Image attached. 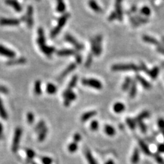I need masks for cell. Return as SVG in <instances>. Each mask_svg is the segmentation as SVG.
I'll use <instances>...</instances> for the list:
<instances>
[{"instance_id":"1","label":"cell","mask_w":164,"mask_h":164,"mask_svg":"<svg viewBox=\"0 0 164 164\" xmlns=\"http://www.w3.org/2000/svg\"><path fill=\"white\" fill-rule=\"evenodd\" d=\"M38 45L40 47V49L43 53L46 55L47 57H51L53 53L56 51V49L53 47H48L46 45L45 40V32L42 27H40L38 30V38H37Z\"/></svg>"},{"instance_id":"2","label":"cell","mask_w":164,"mask_h":164,"mask_svg":"<svg viewBox=\"0 0 164 164\" xmlns=\"http://www.w3.org/2000/svg\"><path fill=\"white\" fill-rule=\"evenodd\" d=\"M69 13H65V14H64L62 16H60L59 19H58L57 25H56V27H54V29L52 30L51 32V37L55 38L59 34L60 32L61 31L64 26L65 25V24L67 23V21L69 19Z\"/></svg>"},{"instance_id":"3","label":"cell","mask_w":164,"mask_h":164,"mask_svg":"<svg viewBox=\"0 0 164 164\" xmlns=\"http://www.w3.org/2000/svg\"><path fill=\"white\" fill-rule=\"evenodd\" d=\"M112 70L113 71H133L135 72H138L140 70L139 67L135 65V64H118V65H114L112 67Z\"/></svg>"},{"instance_id":"4","label":"cell","mask_w":164,"mask_h":164,"mask_svg":"<svg viewBox=\"0 0 164 164\" xmlns=\"http://www.w3.org/2000/svg\"><path fill=\"white\" fill-rule=\"evenodd\" d=\"M82 84H84V86H90L92 88H95L97 90H101L103 88V85L101 82L95 79H83L82 80Z\"/></svg>"},{"instance_id":"5","label":"cell","mask_w":164,"mask_h":164,"mask_svg":"<svg viewBox=\"0 0 164 164\" xmlns=\"http://www.w3.org/2000/svg\"><path fill=\"white\" fill-rule=\"evenodd\" d=\"M21 135H22L21 129L20 127L16 128L14 132V138H13L12 145V150L13 152L17 151L19 146L20 139H21Z\"/></svg>"},{"instance_id":"6","label":"cell","mask_w":164,"mask_h":164,"mask_svg":"<svg viewBox=\"0 0 164 164\" xmlns=\"http://www.w3.org/2000/svg\"><path fill=\"white\" fill-rule=\"evenodd\" d=\"M65 38L68 43H71V44L72 45L75 49H76L77 51L84 50V45L82 44V43H80V42H78V41H77L72 35L69 34H67L65 36Z\"/></svg>"},{"instance_id":"7","label":"cell","mask_w":164,"mask_h":164,"mask_svg":"<svg viewBox=\"0 0 164 164\" xmlns=\"http://www.w3.org/2000/svg\"><path fill=\"white\" fill-rule=\"evenodd\" d=\"M63 97L65 99L64 105L66 107H69L70 104L76 99L77 96L73 91H66L63 92Z\"/></svg>"},{"instance_id":"8","label":"cell","mask_w":164,"mask_h":164,"mask_svg":"<svg viewBox=\"0 0 164 164\" xmlns=\"http://www.w3.org/2000/svg\"><path fill=\"white\" fill-rule=\"evenodd\" d=\"M21 21L17 19L1 18L0 19V25L1 26H16L20 24Z\"/></svg>"},{"instance_id":"9","label":"cell","mask_w":164,"mask_h":164,"mask_svg":"<svg viewBox=\"0 0 164 164\" xmlns=\"http://www.w3.org/2000/svg\"><path fill=\"white\" fill-rule=\"evenodd\" d=\"M34 8L32 5H29L27 8V12H26L25 16V22L27 23V25L29 28H32L34 25Z\"/></svg>"},{"instance_id":"10","label":"cell","mask_w":164,"mask_h":164,"mask_svg":"<svg viewBox=\"0 0 164 164\" xmlns=\"http://www.w3.org/2000/svg\"><path fill=\"white\" fill-rule=\"evenodd\" d=\"M123 0H116L115 2V12L117 14L118 20L122 21L123 19V11L122 8V2Z\"/></svg>"},{"instance_id":"11","label":"cell","mask_w":164,"mask_h":164,"mask_svg":"<svg viewBox=\"0 0 164 164\" xmlns=\"http://www.w3.org/2000/svg\"><path fill=\"white\" fill-rule=\"evenodd\" d=\"M5 3L9 6L12 7L17 12H21L23 10L21 5L19 3L17 0H5Z\"/></svg>"},{"instance_id":"12","label":"cell","mask_w":164,"mask_h":164,"mask_svg":"<svg viewBox=\"0 0 164 164\" xmlns=\"http://www.w3.org/2000/svg\"><path fill=\"white\" fill-rule=\"evenodd\" d=\"M0 55L9 58H14L16 56V54L12 50L9 49L8 48L0 45Z\"/></svg>"},{"instance_id":"13","label":"cell","mask_w":164,"mask_h":164,"mask_svg":"<svg viewBox=\"0 0 164 164\" xmlns=\"http://www.w3.org/2000/svg\"><path fill=\"white\" fill-rule=\"evenodd\" d=\"M76 64L75 63H72V64H71V65H69L68 67H67V69L64 70V71L62 72L61 74H60V75L59 77H58V80H63L65 77L67 76V75H68L70 73H71L73 71H74V70L75 69V68H76Z\"/></svg>"},{"instance_id":"14","label":"cell","mask_w":164,"mask_h":164,"mask_svg":"<svg viewBox=\"0 0 164 164\" xmlns=\"http://www.w3.org/2000/svg\"><path fill=\"white\" fill-rule=\"evenodd\" d=\"M77 51L74 49H65L59 50L57 52V55L60 57H67V56H75Z\"/></svg>"},{"instance_id":"15","label":"cell","mask_w":164,"mask_h":164,"mask_svg":"<svg viewBox=\"0 0 164 164\" xmlns=\"http://www.w3.org/2000/svg\"><path fill=\"white\" fill-rule=\"evenodd\" d=\"M88 5H89L90 8H91L92 10L95 11V12L97 13L103 12V9L101 8V6H100L99 4H98L95 0H89V1H88Z\"/></svg>"},{"instance_id":"16","label":"cell","mask_w":164,"mask_h":164,"mask_svg":"<svg viewBox=\"0 0 164 164\" xmlns=\"http://www.w3.org/2000/svg\"><path fill=\"white\" fill-rule=\"evenodd\" d=\"M142 39L144 42L150 43V44H152L154 45H156V46H157V47H161L160 43L157 40V39L154 38L152 37V36H148V35L143 36Z\"/></svg>"},{"instance_id":"17","label":"cell","mask_w":164,"mask_h":164,"mask_svg":"<svg viewBox=\"0 0 164 164\" xmlns=\"http://www.w3.org/2000/svg\"><path fill=\"white\" fill-rule=\"evenodd\" d=\"M136 80L138 81L139 84L142 85L144 88H145L146 90H150L151 88V84L146 79H144V77L140 76L139 75H136Z\"/></svg>"},{"instance_id":"18","label":"cell","mask_w":164,"mask_h":164,"mask_svg":"<svg viewBox=\"0 0 164 164\" xmlns=\"http://www.w3.org/2000/svg\"><path fill=\"white\" fill-rule=\"evenodd\" d=\"M95 40L96 45H97V53H98V56H100V55L101 54L102 52V40L103 37L101 35H97L95 38H94Z\"/></svg>"},{"instance_id":"19","label":"cell","mask_w":164,"mask_h":164,"mask_svg":"<svg viewBox=\"0 0 164 164\" xmlns=\"http://www.w3.org/2000/svg\"><path fill=\"white\" fill-rule=\"evenodd\" d=\"M27 60L25 58H19L17 59L14 60H9L6 62V65L8 66H14V65H23V64L26 63Z\"/></svg>"},{"instance_id":"20","label":"cell","mask_w":164,"mask_h":164,"mask_svg":"<svg viewBox=\"0 0 164 164\" xmlns=\"http://www.w3.org/2000/svg\"><path fill=\"white\" fill-rule=\"evenodd\" d=\"M96 115H97V112L96 111H89V112L84 113L82 115V117H81V120H82V122H86L87 120L92 118V117L96 116Z\"/></svg>"},{"instance_id":"21","label":"cell","mask_w":164,"mask_h":164,"mask_svg":"<svg viewBox=\"0 0 164 164\" xmlns=\"http://www.w3.org/2000/svg\"><path fill=\"white\" fill-rule=\"evenodd\" d=\"M113 109L117 114H119V113L124 112V109H125V106L122 103L117 102L113 106Z\"/></svg>"},{"instance_id":"22","label":"cell","mask_w":164,"mask_h":164,"mask_svg":"<svg viewBox=\"0 0 164 164\" xmlns=\"http://www.w3.org/2000/svg\"><path fill=\"white\" fill-rule=\"evenodd\" d=\"M129 97L131 98H134L137 94V84L135 81L132 80V83L129 88Z\"/></svg>"},{"instance_id":"23","label":"cell","mask_w":164,"mask_h":164,"mask_svg":"<svg viewBox=\"0 0 164 164\" xmlns=\"http://www.w3.org/2000/svg\"><path fill=\"white\" fill-rule=\"evenodd\" d=\"M138 142H139V146H140L141 149H142V151L144 152L145 154H147V155H150V151L149 148H148V146H147V145L146 144V143H145L144 141L142 140V139H138Z\"/></svg>"},{"instance_id":"24","label":"cell","mask_w":164,"mask_h":164,"mask_svg":"<svg viewBox=\"0 0 164 164\" xmlns=\"http://www.w3.org/2000/svg\"><path fill=\"white\" fill-rule=\"evenodd\" d=\"M85 155H86V159H87V161H88V163L89 164H97V161H96L95 158H94L93 156H92V154L91 153V152L90 151V150H88V149L86 150V151H85Z\"/></svg>"},{"instance_id":"25","label":"cell","mask_w":164,"mask_h":164,"mask_svg":"<svg viewBox=\"0 0 164 164\" xmlns=\"http://www.w3.org/2000/svg\"><path fill=\"white\" fill-rule=\"evenodd\" d=\"M56 10L59 13H63L66 10V5L63 0H57V7Z\"/></svg>"},{"instance_id":"26","label":"cell","mask_w":164,"mask_h":164,"mask_svg":"<svg viewBox=\"0 0 164 164\" xmlns=\"http://www.w3.org/2000/svg\"><path fill=\"white\" fill-rule=\"evenodd\" d=\"M77 80H78V77H77V76H76V75L73 76V78L71 79V82H69V85H68L67 88L65 90L66 91H72L73 88L76 86Z\"/></svg>"},{"instance_id":"27","label":"cell","mask_w":164,"mask_h":164,"mask_svg":"<svg viewBox=\"0 0 164 164\" xmlns=\"http://www.w3.org/2000/svg\"><path fill=\"white\" fill-rule=\"evenodd\" d=\"M159 73V68L158 67H154L153 69H152L150 71H149L148 74L149 75V76L150 77V78L152 79V80H155L157 78L158 75Z\"/></svg>"},{"instance_id":"28","label":"cell","mask_w":164,"mask_h":164,"mask_svg":"<svg viewBox=\"0 0 164 164\" xmlns=\"http://www.w3.org/2000/svg\"><path fill=\"white\" fill-rule=\"evenodd\" d=\"M46 90L48 94H49V95H54L57 92V87L54 84H51V83H49L47 85Z\"/></svg>"},{"instance_id":"29","label":"cell","mask_w":164,"mask_h":164,"mask_svg":"<svg viewBox=\"0 0 164 164\" xmlns=\"http://www.w3.org/2000/svg\"><path fill=\"white\" fill-rule=\"evenodd\" d=\"M139 160V152L137 148H135L133 151V155L131 157V163L133 164H137Z\"/></svg>"},{"instance_id":"30","label":"cell","mask_w":164,"mask_h":164,"mask_svg":"<svg viewBox=\"0 0 164 164\" xmlns=\"http://www.w3.org/2000/svg\"><path fill=\"white\" fill-rule=\"evenodd\" d=\"M132 83V80L129 77H126L125 80H124V82L123 83L122 86V89L123 91H126V90H128L130 88V86H131Z\"/></svg>"},{"instance_id":"31","label":"cell","mask_w":164,"mask_h":164,"mask_svg":"<svg viewBox=\"0 0 164 164\" xmlns=\"http://www.w3.org/2000/svg\"><path fill=\"white\" fill-rule=\"evenodd\" d=\"M47 128L45 127L44 129L41 130L40 131L38 132V139L39 142H43L44 141L47 137Z\"/></svg>"},{"instance_id":"32","label":"cell","mask_w":164,"mask_h":164,"mask_svg":"<svg viewBox=\"0 0 164 164\" xmlns=\"http://www.w3.org/2000/svg\"><path fill=\"white\" fill-rule=\"evenodd\" d=\"M148 116H149V112H148V111H144V112L140 113V114L138 115V116L135 118V120L136 122H142L143 120L145 119V118H148Z\"/></svg>"},{"instance_id":"33","label":"cell","mask_w":164,"mask_h":164,"mask_svg":"<svg viewBox=\"0 0 164 164\" xmlns=\"http://www.w3.org/2000/svg\"><path fill=\"white\" fill-rule=\"evenodd\" d=\"M0 116H1V118H3V119L4 120H6L8 118V114L6 111H5L4 107H3L1 98H0Z\"/></svg>"},{"instance_id":"34","label":"cell","mask_w":164,"mask_h":164,"mask_svg":"<svg viewBox=\"0 0 164 164\" xmlns=\"http://www.w3.org/2000/svg\"><path fill=\"white\" fill-rule=\"evenodd\" d=\"M34 93L36 95H40L42 93L41 90V82L40 80L36 81L34 84Z\"/></svg>"},{"instance_id":"35","label":"cell","mask_w":164,"mask_h":164,"mask_svg":"<svg viewBox=\"0 0 164 164\" xmlns=\"http://www.w3.org/2000/svg\"><path fill=\"white\" fill-rule=\"evenodd\" d=\"M105 132L107 135H109V136H113L116 134V130L114 129V128L111 125H108V124H107L105 127Z\"/></svg>"},{"instance_id":"36","label":"cell","mask_w":164,"mask_h":164,"mask_svg":"<svg viewBox=\"0 0 164 164\" xmlns=\"http://www.w3.org/2000/svg\"><path fill=\"white\" fill-rule=\"evenodd\" d=\"M90 43H91L92 54H94L96 56H98L97 47V45H96L95 38H91V40H90Z\"/></svg>"},{"instance_id":"37","label":"cell","mask_w":164,"mask_h":164,"mask_svg":"<svg viewBox=\"0 0 164 164\" xmlns=\"http://www.w3.org/2000/svg\"><path fill=\"white\" fill-rule=\"evenodd\" d=\"M92 61H93V54L90 53V54L88 55L87 59H86V63H85V67L89 68L92 65Z\"/></svg>"},{"instance_id":"38","label":"cell","mask_w":164,"mask_h":164,"mask_svg":"<svg viewBox=\"0 0 164 164\" xmlns=\"http://www.w3.org/2000/svg\"><path fill=\"white\" fill-rule=\"evenodd\" d=\"M140 13L145 16H148L150 15L151 11H150V9L148 6H144L141 8Z\"/></svg>"},{"instance_id":"39","label":"cell","mask_w":164,"mask_h":164,"mask_svg":"<svg viewBox=\"0 0 164 164\" xmlns=\"http://www.w3.org/2000/svg\"><path fill=\"white\" fill-rule=\"evenodd\" d=\"M135 18L136 19L138 23L140 25V24H144L148 23V19L147 18H145L144 16H141L140 15H135Z\"/></svg>"},{"instance_id":"40","label":"cell","mask_w":164,"mask_h":164,"mask_svg":"<svg viewBox=\"0 0 164 164\" xmlns=\"http://www.w3.org/2000/svg\"><path fill=\"white\" fill-rule=\"evenodd\" d=\"M126 122H127V125L129 126V127L131 129H134L136 127V122L135 120L131 119V118H127L126 120Z\"/></svg>"},{"instance_id":"41","label":"cell","mask_w":164,"mask_h":164,"mask_svg":"<svg viewBox=\"0 0 164 164\" xmlns=\"http://www.w3.org/2000/svg\"><path fill=\"white\" fill-rule=\"evenodd\" d=\"M77 148H78V146H77V144L75 142H72L68 146V150L70 152L73 153V152H75L77 150Z\"/></svg>"},{"instance_id":"42","label":"cell","mask_w":164,"mask_h":164,"mask_svg":"<svg viewBox=\"0 0 164 164\" xmlns=\"http://www.w3.org/2000/svg\"><path fill=\"white\" fill-rule=\"evenodd\" d=\"M45 127H46V126H45V122L44 121H43V120H41V121L39 122L37 124V125L36 126L35 131L38 133L39 131H40L41 130L44 129Z\"/></svg>"},{"instance_id":"43","label":"cell","mask_w":164,"mask_h":164,"mask_svg":"<svg viewBox=\"0 0 164 164\" xmlns=\"http://www.w3.org/2000/svg\"><path fill=\"white\" fill-rule=\"evenodd\" d=\"M157 124L158 127H159L160 130H161V132L164 138V119H163V118H159V119L158 120Z\"/></svg>"},{"instance_id":"44","label":"cell","mask_w":164,"mask_h":164,"mask_svg":"<svg viewBox=\"0 0 164 164\" xmlns=\"http://www.w3.org/2000/svg\"><path fill=\"white\" fill-rule=\"evenodd\" d=\"M26 154H27L28 159L30 160H32L36 156V152L33 150L28 148L26 150Z\"/></svg>"},{"instance_id":"45","label":"cell","mask_w":164,"mask_h":164,"mask_svg":"<svg viewBox=\"0 0 164 164\" xmlns=\"http://www.w3.org/2000/svg\"><path fill=\"white\" fill-rule=\"evenodd\" d=\"M40 160L43 164H52L53 159L49 157H41Z\"/></svg>"},{"instance_id":"46","label":"cell","mask_w":164,"mask_h":164,"mask_svg":"<svg viewBox=\"0 0 164 164\" xmlns=\"http://www.w3.org/2000/svg\"><path fill=\"white\" fill-rule=\"evenodd\" d=\"M27 120L29 124H32L34 122V115L32 112H28L27 114Z\"/></svg>"},{"instance_id":"47","label":"cell","mask_w":164,"mask_h":164,"mask_svg":"<svg viewBox=\"0 0 164 164\" xmlns=\"http://www.w3.org/2000/svg\"><path fill=\"white\" fill-rule=\"evenodd\" d=\"M99 122H98L97 120H93V121H92L91 124H90V129H91L92 131H97L98 128H99Z\"/></svg>"},{"instance_id":"48","label":"cell","mask_w":164,"mask_h":164,"mask_svg":"<svg viewBox=\"0 0 164 164\" xmlns=\"http://www.w3.org/2000/svg\"><path fill=\"white\" fill-rule=\"evenodd\" d=\"M129 20L130 21H131L132 25L134 26V27H137V26L139 25V24L137 23L136 19L135 18V16H132L131 15H129Z\"/></svg>"},{"instance_id":"49","label":"cell","mask_w":164,"mask_h":164,"mask_svg":"<svg viewBox=\"0 0 164 164\" xmlns=\"http://www.w3.org/2000/svg\"><path fill=\"white\" fill-rule=\"evenodd\" d=\"M138 124H139V129H140L141 131L144 133H146L147 131V127H146V124H145L143 122H138Z\"/></svg>"},{"instance_id":"50","label":"cell","mask_w":164,"mask_h":164,"mask_svg":"<svg viewBox=\"0 0 164 164\" xmlns=\"http://www.w3.org/2000/svg\"><path fill=\"white\" fill-rule=\"evenodd\" d=\"M115 19H118V16H117V14L116 13V12L114 11V12H112L110 14H109L108 20L109 21H114Z\"/></svg>"},{"instance_id":"51","label":"cell","mask_w":164,"mask_h":164,"mask_svg":"<svg viewBox=\"0 0 164 164\" xmlns=\"http://www.w3.org/2000/svg\"><path fill=\"white\" fill-rule=\"evenodd\" d=\"M81 139H82V137H81L80 133H75L74 136H73V142H75L77 144L81 140Z\"/></svg>"},{"instance_id":"52","label":"cell","mask_w":164,"mask_h":164,"mask_svg":"<svg viewBox=\"0 0 164 164\" xmlns=\"http://www.w3.org/2000/svg\"><path fill=\"white\" fill-rule=\"evenodd\" d=\"M75 60H76L77 64H81L82 62V56L79 54V53H77L76 55H75Z\"/></svg>"},{"instance_id":"53","label":"cell","mask_w":164,"mask_h":164,"mask_svg":"<svg viewBox=\"0 0 164 164\" xmlns=\"http://www.w3.org/2000/svg\"><path fill=\"white\" fill-rule=\"evenodd\" d=\"M0 92H1L3 94H8V90L5 86H0Z\"/></svg>"},{"instance_id":"54","label":"cell","mask_w":164,"mask_h":164,"mask_svg":"<svg viewBox=\"0 0 164 164\" xmlns=\"http://www.w3.org/2000/svg\"><path fill=\"white\" fill-rule=\"evenodd\" d=\"M155 159L159 164H164V161L162 158L159 155H155Z\"/></svg>"},{"instance_id":"55","label":"cell","mask_w":164,"mask_h":164,"mask_svg":"<svg viewBox=\"0 0 164 164\" xmlns=\"http://www.w3.org/2000/svg\"><path fill=\"white\" fill-rule=\"evenodd\" d=\"M157 150L159 152H164V144H159L157 147Z\"/></svg>"},{"instance_id":"56","label":"cell","mask_w":164,"mask_h":164,"mask_svg":"<svg viewBox=\"0 0 164 164\" xmlns=\"http://www.w3.org/2000/svg\"><path fill=\"white\" fill-rule=\"evenodd\" d=\"M137 10V7L135 6V5H133V6H132V7L131 8V9H130V10H129V11H128L127 14H129V12H130V13H134V12H136Z\"/></svg>"},{"instance_id":"57","label":"cell","mask_w":164,"mask_h":164,"mask_svg":"<svg viewBox=\"0 0 164 164\" xmlns=\"http://www.w3.org/2000/svg\"><path fill=\"white\" fill-rule=\"evenodd\" d=\"M157 51L159 52L160 54L164 55V47L163 46L161 47H157Z\"/></svg>"},{"instance_id":"58","label":"cell","mask_w":164,"mask_h":164,"mask_svg":"<svg viewBox=\"0 0 164 164\" xmlns=\"http://www.w3.org/2000/svg\"><path fill=\"white\" fill-rule=\"evenodd\" d=\"M2 132H3V126L2 124L0 122V137L1 136V134H2Z\"/></svg>"},{"instance_id":"59","label":"cell","mask_w":164,"mask_h":164,"mask_svg":"<svg viewBox=\"0 0 164 164\" xmlns=\"http://www.w3.org/2000/svg\"><path fill=\"white\" fill-rule=\"evenodd\" d=\"M105 164H114V162L112 160H108Z\"/></svg>"},{"instance_id":"60","label":"cell","mask_w":164,"mask_h":164,"mask_svg":"<svg viewBox=\"0 0 164 164\" xmlns=\"http://www.w3.org/2000/svg\"><path fill=\"white\" fill-rule=\"evenodd\" d=\"M162 40H163V43H164V37L162 38Z\"/></svg>"},{"instance_id":"61","label":"cell","mask_w":164,"mask_h":164,"mask_svg":"<svg viewBox=\"0 0 164 164\" xmlns=\"http://www.w3.org/2000/svg\"><path fill=\"white\" fill-rule=\"evenodd\" d=\"M36 1H40V0H36Z\"/></svg>"},{"instance_id":"62","label":"cell","mask_w":164,"mask_h":164,"mask_svg":"<svg viewBox=\"0 0 164 164\" xmlns=\"http://www.w3.org/2000/svg\"></svg>"}]
</instances>
